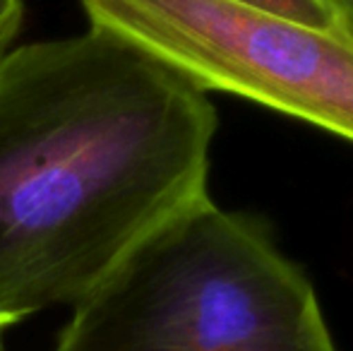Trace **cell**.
Wrapping results in <instances>:
<instances>
[{"instance_id": "1", "label": "cell", "mask_w": 353, "mask_h": 351, "mask_svg": "<svg viewBox=\"0 0 353 351\" xmlns=\"http://www.w3.org/2000/svg\"><path fill=\"white\" fill-rule=\"evenodd\" d=\"M216 108L137 48L84 34L0 56V330L82 303L210 197Z\"/></svg>"}, {"instance_id": "2", "label": "cell", "mask_w": 353, "mask_h": 351, "mask_svg": "<svg viewBox=\"0 0 353 351\" xmlns=\"http://www.w3.org/2000/svg\"><path fill=\"white\" fill-rule=\"evenodd\" d=\"M53 351H339L315 286L257 217L212 197L144 239Z\"/></svg>"}, {"instance_id": "3", "label": "cell", "mask_w": 353, "mask_h": 351, "mask_svg": "<svg viewBox=\"0 0 353 351\" xmlns=\"http://www.w3.org/2000/svg\"><path fill=\"white\" fill-rule=\"evenodd\" d=\"M89 27L202 92L257 101L353 142V43L238 0H82Z\"/></svg>"}, {"instance_id": "4", "label": "cell", "mask_w": 353, "mask_h": 351, "mask_svg": "<svg viewBox=\"0 0 353 351\" xmlns=\"http://www.w3.org/2000/svg\"><path fill=\"white\" fill-rule=\"evenodd\" d=\"M238 3H245V5H250V8L293 19V22L305 24V27H312V29L339 32L334 14H332L330 5H327L325 0H238Z\"/></svg>"}, {"instance_id": "5", "label": "cell", "mask_w": 353, "mask_h": 351, "mask_svg": "<svg viewBox=\"0 0 353 351\" xmlns=\"http://www.w3.org/2000/svg\"><path fill=\"white\" fill-rule=\"evenodd\" d=\"M24 22V0H0V56L14 41Z\"/></svg>"}, {"instance_id": "6", "label": "cell", "mask_w": 353, "mask_h": 351, "mask_svg": "<svg viewBox=\"0 0 353 351\" xmlns=\"http://www.w3.org/2000/svg\"><path fill=\"white\" fill-rule=\"evenodd\" d=\"M336 19V27L353 43V0H325Z\"/></svg>"}, {"instance_id": "7", "label": "cell", "mask_w": 353, "mask_h": 351, "mask_svg": "<svg viewBox=\"0 0 353 351\" xmlns=\"http://www.w3.org/2000/svg\"><path fill=\"white\" fill-rule=\"evenodd\" d=\"M0 351H10L8 344H5V337H3V330H0Z\"/></svg>"}]
</instances>
